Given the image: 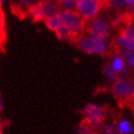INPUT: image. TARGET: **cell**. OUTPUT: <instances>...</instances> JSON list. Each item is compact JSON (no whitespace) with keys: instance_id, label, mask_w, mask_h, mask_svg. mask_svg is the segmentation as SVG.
<instances>
[{"instance_id":"cell-1","label":"cell","mask_w":134,"mask_h":134,"mask_svg":"<svg viewBox=\"0 0 134 134\" xmlns=\"http://www.w3.org/2000/svg\"><path fill=\"white\" fill-rule=\"evenodd\" d=\"M75 45L88 55H104L107 51V44L104 39L93 36H81Z\"/></svg>"},{"instance_id":"cell-2","label":"cell","mask_w":134,"mask_h":134,"mask_svg":"<svg viewBox=\"0 0 134 134\" xmlns=\"http://www.w3.org/2000/svg\"><path fill=\"white\" fill-rule=\"evenodd\" d=\"M61 23L64 24L74 35L82 36L85 31L86 21L76 11H59Z\"/></svg>"},{"instance_id":"cell-3","label":"cell","mask_w":134,"mask_h":134,"mask_svg":"<svg viewBox=\"0 0 134 134\" xmlns=\"http://www.w3.org/2000/svg\"><path fill=\"white\" fill-rule=\"evenodd\" d=\"M132 90L133 86L131 82L123 77L117 79L110 87L112 95L115 96V98L118 99L120 107H125V104L128 103V100L132 95Z\"/></svg>"},{"instance_id":"cell-4","label":"cell","mask_w":134,"mask_h":134,"mask_svg":"<svg viewBox=\"0 0 134 134\" xmlns=\"http://www.w3.org/2000/svg\"><path fill=\"white\" fill-rule=\"evenodd\" d=\"M103 5L96 0H77L76 12L86 22L95 19Z\"/></svg>"},{"instance_id":"cell-5","label":"cell","mask_w":134,"mask_h":134,"mask_svg":"<svg viewBox=\"0 0 134 134\" xmlns=\"http://www.w3.org/2000/svg\"><path fill=\"white\" fill-rule=\"evenodd\" d=\"M85 32L93 37H97L106 41L109 37V26L105 21L100 19H93L86 22Z\"/></svg>"},{"instance_id":"cell-6","label":"cell","mask_w":134,"mask_h":134,"mask_svg":"<svg viewBox=\"0 0 134 134\" xmlns=\"http://www.w3.org/2000/svg\"><path fill=\"white\" fill-rule=\"evenodd\" d=\"M83 115L86 119L104 122L106 118V109L96 104H87L83 109Z\"/></svg>"},{"instance_id":"cell-7","label":"cell","mask_w":134,"mask_h":134,"mask_svg":"<svg viewBox=\"0 0 134 134\" xmlns=\"http://www.w3.org/2000/svg\"><path fill=\"white\" fill-rule=\"evenodd\" d=\"M38 2L43 9L45 20L59 12V8L57 5V2L53 1V0H38Z\"/></svg>"},{"instance_id":"cell-8","label":"cell","mask_w":134,"mask_h":134,"mask_svg":"<svg viewBox=\"0 0 134 134\" xmlns=\"http://www.w3.org/2000/svg\"><path fill=\"white\" fill-rule=\"evenodd\" d=\"M27 16L32 19L33 22H41V21H45V15L43 9L39 2L37 1L36 3H34L33 5H31L27 9Z\"/></svg>"},{"instance_id":"cell-9","label":"cell","mask_w":134,"mask_h":134,"mask_svg":"<svg viewBox=\"0 0 134 134\" xmlns=\"http://www.w3.org/2000/svg\"><path fill=\"white\" fill-rule=\"evenodd\" d=\"M59 11H76L77 0H56Z\"/></svg>"},{"instance_id":"cell-10","label":"cell","mask_w":134,"mask_h":134,"mask_svg":"<svg viewBox=\"0 0 134 134\" xmlns=\"http://www.w3.org/2000/svg\"><path fill=\"white\" fill-rule=\"evenodd\" d=\"M45 24L47 26V29H49L50 31H53L55 32L60 25H61V18H60V14L59 12L53 14L49 18H47L45 20Z\"/></svg>"},{"instance_id":"cell-11","label":"cell","mask_w":134,"mask_h":134,"mask_svg":"<svg viewBox=\"0 0 134 134\" xmlns=\"http://www.w3.org/2000/svg\"><path fill=\"white\" fill-rule=\"evenodd\" d=\"M2 5H0V48L4 46L5 44V19L4 13L2 11Z\"/></svg>"},{"instance_id":"cell-12","label":"cell","mask_w":134,"mask_h":134,"mask_svg":"<svg viewBox=\"0 0 134 134\" xmlns=\"http://www.w3.org/2000/svg\"><path fill=\"white\" fill-rule=\"evenodd\" d=\"M116 129L120 133H124V134H129L133 132V128L131 126V123L128 120H121V121H119L116 125Z\"/></svg>"},{"instance_id":"cell-13","label":"cell","mask_w":134,"mask_h":134,"mask_svg":"<svg viewBox=\"0 0 134 134\" xmlns=\"http://www.w3.org/2000/svg\"><path fill=\"white\" fill-rule=\"evenodd\" d=\"M124 0H107L104 8H108V9H113L116 11H120L123 9L124 7Z\"/></svg>"},{"instance_id":"cell-14","label":"cell","mask_w":134,"mask_h":134,"mask_svg":"<svg viewBox=\"0 0 134 134\" xmlns=\"http://www.w3.org/2000/svg\"><path fill=\"white\" fill-rule=\"evenodd\" d=\"M104 73H105V75L106 77L109 80V81L111 82H115L117 79H119V74H118V72H116L115 70H113L112 68V65L111 64H106L104 66Z\"/></svg>"},{"instance_id":"cell-15","label":"cell","mask_w":134,"mask_h":134,"mask_svg":"<svg viewBox=\"0 0 134 134\" xmlns=\"http://www.w3.org/2000/svg\"><path fill=\"white\" fill-rule=\"evenodd\" d=\"M111 65H112L113 70L116 72H118V74H119V72H121L124 68V61L120 56H117V57H115V59H113Z\"/></svg>"},{"instance_id":"cell-16","label":"cell","mask_w":134,"mask_h":134,"mask_svg":"<svg viewBox=\"0 0 134 134\" xmlns=\"http://www.w3.org/2000/svg\"><path fill=\"white\" fill-rule=\"evenodd\" d=\"M116 125L113 124L112 122H107L103 124V128H102V132L103 134H115L116 133Z\"/></svg>"},{"instance_id":"cell-17","label":"cell","mask_w":134,"mask_h":134,"mask_svg":"<svg viewBox=\"0 0 134 134\" xmlns=\"http://www.w3.org/2000/svg\"><path fill=\"white\" fill-rule=\"evenodd\" d=\"M76 131H77V134H93L94 132H95V131H93L90 126L86 124L85 122H83V121H81V123L79 124Z\"/></svg>"},{"instance_id":"cell-18","label":"cell","mask_w":134,"mask_h":134,"mask_svg":"<svg viewBox=\"0 0 134 134\" xmlns=\"http://www.w3.org/2000/svg\"><path fill=\"white\" fill-rule=\"evenodd\" d=\"M37 1H38V0H19L18 3H19L20 5H22L24 9L27 10L31 5H33L34 3H36Z\"/></svg>"},{"instance_id":"cell-19","label":"cell","mask_w":134,"mask_h":134,"mask_svg":"<svg viewBox=\"0 0 134 134\" xmlns=\"http://www.w3.org/2000/svg\"><path fill=\"white\" fill-rule=\"evenodd\" d=\"M125 107H129V108H134V98H130L128 100V103L125 104Z\"/></svg>"},{"instance_id":"cell-20","label":"cell","mask_w":134,"mask_h":134,"mask_svg":"<svg viewBox=\"0 0 134 134\" xmlns=\"http://www.w3.org/2000/svg\"><path fill=\"white\" fill-rule=\"evenodd\" d=\"M128 63H129V65H131V66H133V68H134V53L128 59Z\"/></svg>"},{"instance_id":"cell-21","label":"cell","mask_w":134,"mask_h":134,"mask_svg":"<svg viewBox=\"0 0 134 134\" xmlns=\"http://www.w3.org/2000/svg\"><path fill=\"white\" fill-rule=\"evenodd\" d=\"M128 11L131 13V14H133V15H134V2H133L132 4H130V8L128 9Z\"/></svg>"},{"instance_id":"cell-22","label":"cell","mask_w":134,"mask_h":134,"mask_svg":"<svg viewBox=\"0 0 134 134\" xmlns=\"http://www.w3.org/2000/svg\"><path fill=\"white\" fill-rule=\"evenodd\" d=\"M96 1H98L100 4L103 5V8H104V7H105V3H106V1H107V0H96Z\"/></svg>"},{"instance_id":"cell-23","label":"cell","mask_w":134,"mask_h":134,"mask_svg":"<svg viewBox=\"0 0 134 134\" xmlns=\"http://www.w3.org/2000/svg\"><path fill=\"white\" fill-rule=\"evenodd\" d=\"M124 2H125L126 4H132V3L134 2V0H124Z\"/></svg>"},{"instance_id":"cell-24","label":"cell","mask_w":134,"mask_h":134,"mask_svg":"<svg viewBox=\"0 0 134 134\" xmlns=\"http://www.w3.org/2000/svg\"><path fill=\"white\" fill-rule=\"evenodd\" d=\"M2 110V99H1V94H0V112Z\"/></svg>"},{"instance_id":"cell-25","label":"cell","mask_w":134,"mask_h":134,"mask_svg":"<svg viewBox=\"0 0 134 134\" xmlns=\"http://www.w3.org/2000/svg\"><path fill=\"white\" fill-rule=\"evenodd\" d=\"M2 130H3V126H2L1 122H0V134H2Z\"/></svg>"},{"instance_id":"cell-26","label":"cell","mask_w":134,"mask_h":134,"mask_svg":"<svg viewBox=\"0 0 134 134\" xmlns=\"http://www.w3.org/2000/svg\"><path fill=\"white\" fill-rule=\"evenodd\" d=\"M130 98H134V86H133V90H132V95Z\"/></svg>"},{"instance_id":"cell-27","label":"cell","mask_w":134,"mask_h":134,"mask_svg":"<svg viewBox=\"0 0 134 134\" xmlns=\"http://www.w3.org/2000/svg\"><path fill=\"white\" fill-rule=\"evenodd\" d=\"M5 1V0H0V5H2V3Z\"/></svg>"},{"instance_id":"cell-28","label":"cell","mask_w":134,"mask_h":134,"mask_svg":"<svg viewBox=\"0 0 134 134\" xmlns=\"http://www.w3.org/2000/svg\"><path fill=\"white\" fill-rule=\"evenodd\" d=\"M131 110L133 111V113H134V108H131Z\"/></svg>"},{"instance_id":"cell-29","label":"cell","mask_w":134,"mask_h":134,"mask_svg":"<svg viewBox=\"0 0 134 134\" xmlns=\"http://www.w3.org/2000/svg\"><path fill=\"white\" fill-rule=\"evenodd\" d=\"M93 134H98V133H96V132H94V133H93Z\"/></svg>"},{"instance_id":"cell-30","label":"cell","mask_w":134,"mask_h":134,"mask_svg":"<svg viewBox=\"0 0 134 134\" xmlns=\"http://www.w3.org/2000/svg\"><path fill=\"white\" fill-rule=\"evenodd\" d=\"M119 134H124V133H119Z\"/></svg>"}]
</instances>
